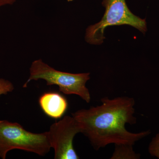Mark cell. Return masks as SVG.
<instances>
[{
  "instance_id": "1",
  "label": "cell",
  "mask_w": 159,
  "mask_h": 159,
  "mask_svg": "<svg viewBox=\"0 0 159 159\" xmlns=\"http://www.w3.org/2000/svg\"><path fill=\"white\" fill-rule=\"evenodd\" d=\"M102 104L89 109H81L72 114L94 149L99 150L109 144L129 145L147 136L151 132L144 131L133 133L125 128L126 124L136 123L135 100L127 97L101 99Z\"/></svg>"
},
{
  "instance_id": "2",
  "label": "cell",
  "mask_w": 159,
  "mask_h": 159,
  "mask_svg": "<svg viewBox=\"0 0 159 159\" xmlns=\"http://www.w3.org/2000/svg\"><path fill=\"white\" fill-rule=\"evenodd\" d=\"M51 148L48 131L35 134L25 130L17 122L0 120V158L8 152L20 149L44 156Z\"/></svg>"
},
{
  "instance_id": "3",
  "label": "cell",
  "mask_w": 159,
  "mask_h": 159,
  "mask_svg": "<svg viewBox=\"0 0 159 159\" xmlns=\"http://www.w3.org/2000/svg\"><path fill=\"white\" fill-rule=\"evenodd\" d=\"M30 77L23 87H27L32 80H44L47 85L58 86L60 92L66 95H77L87 103L91 100L89 91L86 86L90 79L89 73L71 74L55 70L41 59L32 62L30 69Z\"/></svg>"
},
{
  "instance_id": "4",
  "label": "cell",
  "mask_w": 159,
  "mask_h": 159,
  "mask_svg": "<svg viewBox=\"0 0 159 159\" xmlns=\"http://www.w3.org/2000/svg\"><path fill=\"white\" fill-rule=\"evenodd\" d=\"M102 5L106 10L102 20L86 30L85 39L89 43L102 44L105 39L104 30L109 26L126 25L136 28L143 34L147 31L145 19L133 14L125 0H103Z\"/></svg>"
},
{
  "instance_id": "5",
  "label": "cell",
  "mask_w": 159,
  "mask_h": 159,
  "mask_svg": "<svg viewBox=\"0 0 159 159\" xmlns=\"http://www.w3.org/2000/svg\"><path fill=\"white\" fill-rule=\"evenodd\" d=\"M81 130L78 122L72 116H65L53 123L48 131L51 148L54 150L55 159H79L74 149L73 141Z\"/></svg>"
},
{
  "instance_id": "6",
  "label": "cell",
  "mask_w": 159,
  "mask_h": 159,
  "mask_svg": "<svg viewBox=\"0 0 159 159\" xmlns=\"http://www.w3.org/2000/svg\"><path fill=\"white\" fill-rule=\"evenodd\" d=\"M39 102L43 112L54 119L61 118L65 113L68 105L64 97L54 92L43 94L39 97Z\"/></svg>"
},
{
  "instance_id": "7",
  "label": "cell",
  "mask_w": 159,
  "mask_h": 159,
  "mask_svg": "<svg viewBox=\"0 0 159 159\" xmlns=\"http://www.w3.org/2000/svg\"><path fill=\"white\" fill-rule=\"evenodd\" d=\"M132 145H115V151L111 157V159H138L141 155L136 153Z\"/></svg>"
},
{
  "instance_id": "8",
  "label": "cell",
  "mask_w": 159,
  "mask_h": 159,
  "mask_svg": "<svg viewBox=\"0 0 159 159\" xmlns=\"http://www.w3.org/2000/svg\"><path fill=\"white\" fill-rule=\"evenodd\" d=\"M148 151L152 156L159 159V133L152 139L148 145Z\"/></svg>"
},
{
  "instance_id": "9",
  "label": "cell",
  "mask_w": 159,
  "mask_h": 159,
  "mask_svg": "<svg viewBox=\"0 0 159 159\" xmlns=\"http://www.w3.org/2000/svg\"><path fill=\"white\" fill-rule=\"evenodd\" d=\"M14 89V85L12 83L7 80L0 78V96L6 95L12 92Z\"/></svg>"
},
{
  "instance_id": "10",
  "label": "cell",
  "mask_w": 159,
  "mask_h": 159,
  "mask_svg": "<svg viewBox=\"0 0 159 159\" xmlns=\"http://www.w3.org/2000/svg\"><path fill=\"white\" fill-rule=\"evenodd\" d=\"M16 0H0V7L8 5H12Z\"/></svg>"
},
{
  "instance_id": "11",
  "label": "cell",
  "mask_w": 159,
  "mask_h": 159,
  "mask_svg": "<svg viewBox=\"0 0 159 159\" xmlns=\"http://www.w3.org/2000/svg\"><path fill=\"white\" fill-rule=\"evenodd\" d=\"M67 1L68 2H72L73 0H67Z\"/></svg>"
}]
</instances>
